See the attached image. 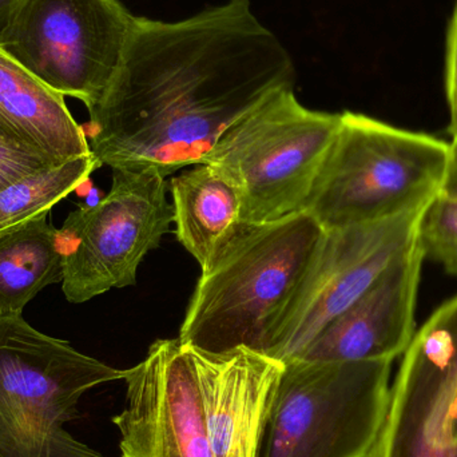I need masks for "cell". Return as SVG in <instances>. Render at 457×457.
I'll list each match as a JSON object with an SVG mask.
<instances>
[{"instance_id": "6", "label": "cell", "mask_w": 457, "mask_h": 457, "mask_svg": "<svg viewBox=\"0 0 457 457\" xmlns=\"http://www.w3.org/2000/svg\"><path fill=\"white\" fill-rule=\"evenodd\" d=\"M341 112L303 106L281 88L220 137L203 163L227 169L244 195V224L305 212L335 144Z\"/></svg>"}, {"instance_id": "13", "label": "cell", "mask_w": 457, "mask_h": 457, "mask_svg": "<svg viewBox=\"0 0 457 457\" xmlns=\"http://www.w3.org/2000/svg\"><path fill=\"white\" fill-rule=\"evenodd\" d=\"M187 345L214 457H257L285 362L247 348L212 353Z\"/></svg>"}, {"instance_id": "5", "label": "cell", "mask_w": 457, "mask_h": 457, "mask_svg": "<svg viewBox=\"0 0 457 457\" xmlns=\"http://www.w3.org/2000/svg\"><path fill=\"white\" fill-rule=\"evenodd\" d=\"M392 362L285 361L257 457H367L386 418Z\"/></svg>"}, {"instance_id": "12", "label": "cell", "mask_w": 457, "mask_h": 457, "mask_svg": "<svg viewBox=\"0 0 457 457\" xmlns=\"http://www.w3.org/2000/svg\"><path fill=\"white\" fill-rule=\"evenodd\" d=\"M424 261L416 238V244L394 261L375 284L330 321L295 359L394 361L403 356L416 332V301Z\"/></svg>"}, {"instance_id": "11", "label": "cell", "mask_w": 457, "mask_h": 457, "mask_svg": "<svg viewBox=\"0 0 457 457\" xmlns=\"http://www.w3.org/2000/svg\"><path fill=\"white\" fill-rule=\"evenodd\" d=\"M126 407L112 423L122 457H214L189 348L157 340L125 370Z\"/></svg>"}, {"instance_id": "2", "label": "cell", "mask_w": 457, "mask_h": 457, "mask_svg": "<svg viewBox=\"0 0 457 457\" xmlns=\"http://www.w3.org/2000/svg\"><path fill=\"white\" fill-rule=\"evenodd\" d=\"M325 233L308 212L245 225L201 274L179 340L212 353L247 348L273 357Z\"/></svg>"}, {"instance_id": "19", "label": "cell", "mask_w": 457, "mask_h": 457, "mask_svg": "<svg viewBox=\"0 0 457 457\" xmlns=\"http://www.w3.org/2000/svg\"><path fill=\"white\" fill-rule=\"evenodd\" d=\"M56 165L61 163L24 149L0 134V190Z\"/></svg>"}, {"instance_id": "16", "label": "cell", "mask_w": 457, "mask_h": 457, "mask_svg": "<svg viewBox=\"0 0 457 457\" xmlns=\"http://www.w3.org/2000/svg\"><path fill=\"white\" fill-rule=\"evenodd\" d=\"M62 278L58 228L47 216L0 236V317L21 316L40 290Z\"/></svg>"}, {"instance_id": "20", "label": "cell", "mask_w": 457, "mask_h": 457, "mask_svg": "<svg viewBox=\"0 0 457 457\" xmlns=\"http://www.w3.org/2000/svg\"><path fill=\"white\" fill-rule=\"evenodd\" d=\"M445 94L450 109L451 138H457V3L451 16L447 32V54H445Z\"/></svg>"}, {"instance_id": "17", "label": "cell", "mask_w": 457, "mask_h": 457, "mask_svg": "<svg viewBox=\"0 0 457 457\" xmlns=\"http://www.w3.org/2000/svg\"><path fill=\"white\" fill-rule=\"evenodd\" d=\"M101 166L91 153L37 171L0 190V236L47 216L59 201L86 184Z\"/></svg>"}, {"instance_id": "15", "label": "cell", "mask_w": 457, "mask_h": 457, "mask_svg": "<svg viewBox=\"0 0 457 457\" xmlns=\"http://www.w3.org/2000/svg\"><path fill=\"white\" fill-rule=\"evenodd\" d=\"M176 234L205 271L244 224V195L227 169L200 163L170 179Z\"/></svg>"}, {"instance_id": "18", "label": "cell", "mask_w": 457, "mask_h": 457, "mask_svg": "<svg viewBox=\"0 0 457 457\" xmlns=\"http://www.w3.org/2000/svg\"><path fill=\"white\" fill-rule=\"evenodd\" d=\"M419 246L424 258L435 261L457 277V200L439 195L421 213L418 225Z\"/></svg>"}, {"instance_id": "4", "label": "cell", "mask_w": 457, "mask_h": 457, "mask_svg": "<svg viewBox=\"0 0 457 457\" xmlns=\"http://www.w3.org/2000/svg\"><path fill=\"white\" fill-rule=\"evenodd\" d=\"M123 378L21 316L0 317V457H106L64 424L88 389Z\"/></svg>"}, {"instance_id": "14", "label": "cell", "mask_w": 457, "mask_h": 457, "mask_svg": "<svg viewBox=\"0 0 457 457\" xmlns=\"http://www.w3.org/2000/svg\"><path fill=\"white\" fill-rule=\"evenodd\" d=\"M0 134L58 163L93 153L64 96L43 85L2 48Z\"/></svg>"}, {"instance_id": "7", "label": "cell", "mask_w": 457, "mask_h": 457, "mask_svg": "<svg viewBox=\"0 0 457 457\" xmlns=\"http://www.w3.org/2000/svg\"><path fill=\"white\" fill-rule=\"evenodd\" d=\"M166 192L165 177L155 171L114 169L106 197L69 214L58 228L69 303L136 285L142 261L174 222Z\"/></svg>"}, {"instance_id": "9", "label": "cell", "mask_w": 457, "mask_h": 457, "mask_svg": "<svg viewBox=\"0 0 457 457\" xmlns=\"http://www.w3.org/2000/svg\"><path fill=\"white\" fill-rule=\"evenodd\" d=\"M423 209L327 230L308 278L282 328L273 359H295L308 344L364 295L394 261L416 244Z\"/></svg>"}, {"instance_id": "23", "label": "cell", "mask_w": 457, "mask_h": 457, "mask_svg": "<svg viewBox=\"0 0 457 457\" xmlns=\"http://www.w3.org/2000/svg\"><path fill=\"white\" fill-rule=\"evenodd\" d=\"M448 431H450L451 439L457 445V386L453 402H451L450 411H448Z\"/></svg>"}, {"instance_id": "21", "label": "cell", "mask_w": 457, "mask_h": 457, "mask_svg": "<svg viewBox=\"0 0 457 457\" xmlns=\"http://www.w3.org/2000/svg\"><path fill=\"white\" fill-rule=\"evenodd\" d=\"M440 195L457 200V138L451 139L450 142V161Z\"/></svg>"}, {"instance_id": "8", "label": "cell", "mask_w": 457, "mask_h": 457, "mask_svg": "<svg viewBox=\"0 0 457 457\" xmlns=\"http://www.w3.org/2000/svg\"><path fill=\"white\" fill-rule=\"evenodd\" d=\"M134 18L120 0H24L0 48L43 85L91 110L117 70Z\"/></svg>"}, {"instance_id": "22", "label": "cell", "mask_w": 457, "mask_h": 457, "mask_svg": "<svg viewBox=\"0 0 457 457\" xmlns=\"http://www.w3.org/2000/svg\"><path fill=\"white\" fill-rule=\"evenodd\" d=\"M24 0H0V37Z\"/></svg>"}, {"instance_id": "1", "label": "cell", "mask_w": 457, "mask_h": 457, "mask_svg": "<svg viewBox=\"0 0 457 457\" xmlns=\"http://www.w3.org/2000/svg\"><path fill=\"white\" fill-rule=\"evenodd\" d=\"M295 77L289 50L250 0L179 21L136 16L86 137L102 166L166 179L203 163L234 122Z\"/></svg>"}, {"instance_id": "10", "label": "cell", "mask_w": 457, "mask_h": 457, "mask_svg": "<svg viewBox=\"0 0 457 457\" xmlns=\"http://www.w3.org/2000/svg\"><path fill=\"white\" fill-rule=\"evenodd\" d=\"M456 386L457 295L413 335L367 457H457L448 431Z\"/></svg>"}, {"instance_id": "3", "label": "cell", "mask_w": 457, "mask_h": 457, "mask_svg": "<svg viewBox=\"0 0 457 457\" xmlns=\"http://www.w3.org/2000/svg\"><path fill=\"white\" fill-rule=\"evenodd\" d=\"M448 161L445 139L341 112L305 212L325 230H335L426 208L442 193Z\"/></svg>"}]
</instances>
